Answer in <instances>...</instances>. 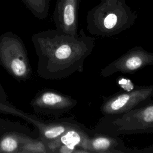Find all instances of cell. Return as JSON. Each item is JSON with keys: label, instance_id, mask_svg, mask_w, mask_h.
<instances>
[{"label": "cell", "instance_id": "6da1fadb", "mask_svg": "<svg viewBox=\"0 0 153 153\" xmlns=\"http://www.w3.org/2000/svg\"><path fill=\"white\" fill-rule=\"evenodd\" d=\"M31 40L38 57L37 74L49 80L83 72L85 60L95 46L94 39L87 36L83 29L76 36L48 29L33 34Z\"/></svg>", "mask_w": 153, "mask_h": 153}, {"label": "cell", "instance_id": "7a4b0ae2", "mask_svg": "<svg viewBox=\"0 0 153 153\" xmlns=\"http://www.w3.org/2000/svg\"><path fill=\"white\" fill-rule=\"evenodd\" d=\"M137 17L126 0H100L87 13V29L93 35L110 37L130 29Z\"/></svg>", "mask_w": 153, "mask_h": 153}, {"label": "cell", "instance_id": "3957f363", "mask_svg": "<svg viewBox=\"0 0 153 153\" xmlns=\"http://www.w3.org/2000/svg\"><path fill=\"white\" fill-rule=\"evenodd\" d=\"M93 130L118 136L153 133V100L125 113L103 115Z\"/></svg>", "mask_w": 153, "mask_h": 153}, {"label": "cell", "instance_id": "277c9868", "mask_svg": "<svg viewBox=\"0 0 153 153\" xmlns=\"http://www.w3.org/2000/svg\"><path fill=\"white\" fill-rule=\"evenodd\" d=\"M0 65L19 82L26 81L31 76L25 45L20 37L11 31L0 35Z\"/></svg>", "mask_w": 153, "mask_h": 153}, {"label": "cell", "instance_id": "5b68a950", "mask_svg": "<svg viewBox=\"0 0 153 153\" xmlns=\"http://www.w3.org/2000/svg\"><path fill=\"white\" fill-rule=\"evenodd\" d=\"M153 96V85H140L131 91L114 94L104 100L100 107L103 115L125 113L149 100Z\"/></svg>", "mask_w": 153, "mask_h": 153}, {"label": "cell", "instance_id": "8992f818", "mask_svg": "<svg viewBox=\"0 0 153 153\" xmlns=\"http://www.w3.org/2000/svg\"><path fill=\"white\" fill-rule=\"evenodd\" d=\"M153 65V52L145 50L142 47H134L114 60L101 70L103 77L121 72L132 74L147 66Z\"/></svg>", "mask_w": 153, "mask_h": 153}, {"label": "cell", "instance_id": "52a82bcc", "mask_svg": "<svg viewBox=\"0 0 153 153\" xmlns=\"http://www.w3.org/2000/svg\"><path fill=\"white\" fill-rule=\"evenodd\" d=\"M77 100L71 96L51 89L38 92L30 102L34 112L47 115L57 116L74 108Z\"/></svg>", "mask_w": 153, "mask_h": 153}, {"label": "cell", "instance_id": "ba28073f", "mask_svg": "<svg viewBox=\"0 0 153 153\" xmlns=\"http://www.w3.org/2000/svg\"><path fill=\"white\" fill-rule=\"evenodd\" d=\"M93 132V129H88L81 123L45 145L48 152L51 153H88L86 146Z\"/></svg>", "mask_w": 153, "mask_h": 153}, {"label": "cell", "instance_id": "9c48e42d", "mask_svg": "<svg viewBox=\"0 0 153 153\" xmlns=\"http://www.w3.org/2000/svg\"><path fill=\"white\" fill-rule=\"evenodd\" d=\"M80 0H56L53 13L56 30L71 36L78 35V15Z\"/></svg>", "mask_w": 153, "mask_h": 153}, {"label": "cell", "instance_id": "30bf717a", "mask_svg": "<svg viewBox=\"0 0 153 153\" xmlns=\"http://www.w3.org/2000/svg\"><path fill=\"white\" fill-rule=\"evenodd\" d=\"M89 152L137 153V149H129L118 136L110 135L93 130L86 146Z\"/></svg>", "mask_w": 153, "mask_h": 153}, {"label": "cell", "instance_id": "8fae6325", "mask_svg": "<svg viewBox=\"0 0 153 153\" xmlns=\"http://www.w3.org/2000/svg\"><path fill=\"white\" fill-rule=\"evenodd\" d=\"M80 124L74 118L47 121L44 130L39 133V137L46 144L57 139L70 128L78 126Z\"/></svg>", "mask_w": 153, "mask_h": 153}, {"label": "cell", "instance_id": "7c38bea8", "mask_svg": "<svg viewBox=\"0 0 153 153\" xmlns=\"http://www.w3.org/2000/svg\"><path fill=\"white\" fill-rule=\"evenodd\" d=\"M29 136L20 131L12 130L0 136V153H19L23 143Z\"/></svg>", "mask_w": 153, "mask_h": 153}, {"label": "cell", "instance_id": "4fadbf2b", "mask_svg": "<svg viewBox=\"0 0 153 153\" xmlns=\"http://www.w3.org/2000/svg\"><path fill=\"white\" fill-rule=\"evenodd\" d=\"M26 7L31 13L39 20L47 17L50 0H22Z\"/></svg>", "mask_w": 153, "mask_h": 153}, {"label": "cell", "instance_id": "5bb4252c", "mask_svg": "<svg viewBox=\"0 0 153 153\" xmlns=\"http://www.w3.org/2000/svg\"><path fill=\"white\" fill-rule=\"evenodd\" d=\"M48 153V151L45 143L39 139H33L29 136L23 143L19 153Z\"/></svg>", "mask_w": 153, "mask_h": 153}, {"label": "cell", "instance_id": "9a60e30c", "mask_svg": "<svg viewBox=\"0 0 153 153\" xmlns=\"http://www.w3.org/2000/svg\"><path fill=\"white\" fill-rule=\"evenodd\" d=\"M24 131L23 129L20 128V126L12 123L11 122H8L4 120L1 118H0V136L5 132L8 131Z\"/></svg>", "mask_w": 153, "mask_h": 153}, {"label": "cell", "instance_id": "2e32d148", "mask_svg": "<svg viewBox=\"0 0 153 153\" xmlns=\"http://www.w3.org/2000/svg\"><path fill=\"white\" fill-rule=\"evenodd\" d=\"M0 103H4V104H9L7 102V95L1 83H0Z\"/></svg>", "mask_w": 153, "mask_h": 153}]
</instances>
